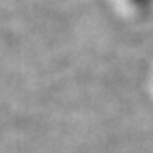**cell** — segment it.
<instances>
[{
    "label": "cell",
    "instance_id": "1",
    "mask_svg": "<svg viewBox=\"0 0 153 153\" xmlns=\"http://www.w3.org/2000/svg\"><path fill=\"white\" fill-rule=\"evenodd\" d=\"M134 7H140V9H146L153 4V0H129Z\"/></svg>",
    "mask_w": 153,
    "mask_h": 153
}]
</instances>
